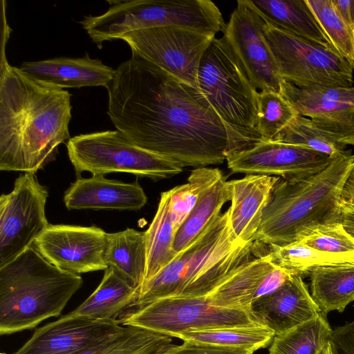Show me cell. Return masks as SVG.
<instances>
[{"mask_svg": "<svg viewBox=\"0 0 354 354\" xmlns=\"http://www.w3.org/2000/svg\"><path fill=\"white\" fill-rule=\"evenodd\" d=\"M171 343L170 335L124 326L122 331L79 354H157L173 346Z\"/></svg>", "mask_w": 354, "mask_h": 354, "instance_id": "obj_29", "label": "cell"}, {"mask_svg": "<svg viewBox=\"0 0 354 354\" xmlns=\"http://www.w3.org/2000/svg\"><path fill=\"white\" fill-rule=\"evenodd\" d=\"M295 272L274 265L271 271L266 275L256 293L255 299L273 293L283 286Z\"/></svg>", "mask_w": 354, "mask_h": 354, "instance_id": "obj_39", "label": "cell"}, {"mask_svg": "<svg viewBox=\"0 0 354 354\" xmlns=\"http://www.w3.org/2000/svg\"><path fill=\"white\" fill-rule=\"evenodd\" d=\"M244 1L266 23L335 49L306 0Z\"/></svg>", "mask_w": 354, "mask_h": 354, "instance_id": "obj_23", "label": "cell"}, {"mask_svg": "<svg viewBox=\"0 0 354 354\" xmlns=\"http://www.w3.org/2000/svg\"><path fill=\"white\" fill-rule=\"evenodd\" d=\"M106 234L95 226L50 224L33 246L52 265L80 274L108 268L104 260Z\"/></svg>", "mask_w": 354, "mask_h": 354, "instance_id": "obj_15", "label": "cell"}, {"mask_svg": "<svg viewBox=\"0 0 354 354\" xmlns=\"http://www.w3.org/2000/svg\"><path fill=\"white\" fill-rule=\"evenodd\" d=\"M300 241L322 252L337 255L354 254V239L340 223L319 227Z\"/></svg>", "mask_w": 354, "mask_h": 354, "instance_id": "obj_37", "label": "cell"}, {"mask_svg": "<svg viewBox=\"0 0 354 354\" xmlns=\"http://www.w3.org/2000/svg\"><path fill=\"white\" fill-rule=\"evenodd\" d=\"M0 170L35 174L71 137V94L0 64Z\"/></svg>", "mask_w": 354, "mask_h": 354, "instance_id": "obj_2", "label": "cell"}, {"mask_svg": "<svg viewBox=\"0 0 354 354\" xmlns=\"http://www.w3.org/2000/svg\"><path fill=\"white\" fill-rule=\"evenodd\" d=\"M215 33L169 26L141 29L124 35V41L141 57L196 88L201 59Z\"/></svg>", "mask_w": 354, "mask_h": 354, "instance_id": "obj_11", "label": "cell"}, {"mask_svg": "<svg viewBox=\"0 0 354 354\" xmlns=\"http://www.w3.org/2000/svg\"><path fill=\"white\" fill-rule=\"evenodd\" d=\"M332 158L302 146L260 140L248 149L230 155L226 161L233 173L279 176L294 180L319 172Z\"/></svg>", "mask_w": 354, "mask_h": 354, "instance_id": "obj_14", "label": "cell"}, {"mask_svg": "<svg viewBox=\"0 0 354 354\" xmlns=\"http://www.w3.org/2000/svg\"><path fill=\"white\" fill-rule=\"evenodd\" d=\"M138 295V289L132 286L113 268L108 267L95 290L67 315L93 320L117 322L132 309Z\"/></svg>", "mask_w": 354, "mask_h": 354, "instance_id": "obj_22", "label": "cell"}, {"mask_svg": "<svg viewBox=\"0 0 354 354\" xmlns=\"http://www.w3.org/2000/svg\"><path fill=\"white\" fill-rule=\"evenodd\" d=\"M330 343L335 354H354V319L333 330Z\"/></svg>", "mask_w": 354, "mask_h": 354, "instance_id": "obj_40", "label": "cell"}, {"mask_svg": "<svg viewBox=\"0 0 354 354\" xmlns=\"http://www.w3.org/2000/svg\"><path fill=\"white\" fill-rule=\"evenodd\" d=\"M306 2L333 48L354 68V33L332 0H306Z\"/></svg>", "mask_w": 354, "mask_h": 354, "instance_id": "obj_35", "label": "cell"}, {"mask_svg": "<svg viewBox=\"0 0 354 354\" xmlns=\"http://www.w3.org/2000/svg\"><path fill=\"white\" fill-rule=\"evenodd\" d=\"M339 223L354 239V202L342 198L339 203Z\"/></svg>", "mask_w": 354, "mask_h": 354, "instance_id": "obj_41", "label": "cell"}, {"mask_svg": "<svg viewBox=\"0 0 354 354\" xmlns=\"http://www.w3.org/2000/svg\"><path fill=\"white\" fill-rule=\"evenodd\" d=\"M263 32L283 80L299 88L353 86L354 68L336 50L269 23Z\"/></svg>", "mask_w": 354, "mask_h": 354, "instance_id": "obj_8", "label": "cell"}, {"mask_svg": "<svg viewBox=\"0 0 354 354\" xmlns=\"http://www.w3.org/2000/svg\"><path fill=\"white\" fill-rule=\"evenodd\" d=\"M250 311L261 326L275 335L285 333L321 313L302 277L294 274L280 288L254 301Z\"/></svg>", "mask_w": 354, "mask_h": 354, "instance_id": "obj_18", "label": "cell"}, {"mask_svg": "<svg viewBox=\"0 0 354 354\" xmlns=\"http://www.w3.org/2000/svg\"><path fill=\"white\" fill-rule=\"evenodd\" d=\"M326 316L315 318L274 336L270 354H318L331 340L333 335Z\"/></svg>", "mask_w": 354, "mask_h": 354, "instance_id": "obj_30", "label": "cell"}, {"mask_svg": "<svg viewBox=\"0 0 354 354\" xmlns=\"http://www.w3.org/2000/svg\"><path fill=\"white\" fill-rule=\"evenodd\" d=\"M274 266L266 254L252 259L241 266L206 297L216 306L250 311L258 288Z\"/></svg>", "mask_w": 354, "mask_h": 354, "instance_id": "obj_24", "label": "cell"}, {"mask_svg": "<svg viewBox=\"0 0 354 354\" xmlns=\"http://www.w3.org/2000/svg\"><path fill=\"white\" fill-rule=\"evenodd\" d=\"M1 354H6V353H1Z\"/></svg>", "mask_w": 354, "mask_h": 354, "instance_id": "obj_45", "label": "cell"}, {"mask_svg": "<svg viewBox=\"0 0 354 354\" xmlns=\"http://www.w3.org/2000/svg\"><path fill=\"white\" fill-rule=\"evenodd\" d=\"M105 20L116 39L154 27L174 26L216 34L226 26L219 8L209 0L113 1Z\"/></svg>", "mask_w": 354, "mask_h": 354, "instance_id": "obj_10", "label": "cell"}, {"mask_svg": "<svg viewBox=\"0 0 354 354\" xmlns=\"http://www.w3.org/2000/svg\"><path fill=\"white\" fill-rule=\"evenodd\" d=\"M343 20L354 33V0H332Z\"/></svg>", "mask_w": 354, "mask_h": 354, "instance_id": "obj_42", "label": "cell"}, {"mask_svg": "<svg viewBox=\"0 0 354 354\" xmlns=\"http://www.w3.org/2000/svg\"><path fill=\"white\" fill-rule=\"evenodd\" d=\"M110 120L139 147L184 167L221 164L234 151L201 91L131 52L106 88Z\"/></svg>", "mask_w": 354, "mask_h": 354, "instance_id": "obj_1", "label": "cell"}, {"mask_svg": "<svg viewBox=\"0 0 354 354\" xmlns=\"http://www.w3.org/2000/svg\"><path fill=\"white\" fill-rule=\"evenodd\" d=\"M309 275L310 295L324 316L342 313L354 300V263L317 266Z\"/></svg>", "mask_w": 354, "mask_h": 354, "instance_id": "obj_26", "label": "cell"}, {"mask_svg": "<svg viewBox=\"0 0 354 354\" xmlns=\"http://www.w3.org/2000/svg\"><path fill=\"white\" fill-rule=\"evenodd\" d=\"M280 93L300 115L354 146V86L299 88L282 79Z\"/></svg>", "mask_w": 354, "mask_h": 354, "instance_id": "obj_16", "label": "cell"}, {"mask_svg": "<svg viewBox=\"0 0 354 354\" xmlns=\"http://www.w3.org/2000/svg\"><path fill=\"white\" fill-rule=\"evenodd\" d=\"M80 274L59 269L31 246L0 267V334L32 329L59 316L82 287Z\"/></svg>", "mask_w": 354, "mask_h": 354, "instance_id": "obj_5", "label": "cell"}, {"mask_svg": "<svg viewBox=\"0 0 354 354\" xmlns=\"http://www.w3.org/2000/svg\"><path fill=\"white\" fill-rule=\"evenodd\" d=\"M266 254L273 264L291 270L301 277L309 274L317 266L354 263V254L337 255L322 252L301 241L280 246H269Z\"/></svg>", "mask_w": 354, "mask_h": 354, "instance_id": "obj_32", "label": "cell"}, {"mask_svg": "<svg viewBox=\"0 0 354 354\" xmlns=\"http://www.w3.org/2000/svg\"><path fill=\"white\" fill-rule=\"evenodd\" d=\"M342 198L354 202V170L346 183L343 190Z\"/></svg>", "mask_w": 354, "mask_h": 354, "instance_id": "obj_43", "label": "cell"}, {"mask_svg": "<svg viewBox=\"0 0 354 354\" xmlns=\"http://www.w3.org/2000/svg\"><path fill=\"white\" fill-rule=\"evenodd\" d=\"M318 354H335L333 346L328 342L319 353Z\"/></svg>", "mask_w": 354, "mask_h": 354, "instance_id": "obj_44", "label": "cell"}, {"mask_svg": "<svg viewBox=\"0 0 354 354\" xmlns=\"http://www.w3.org/2000/svg\"><path fill=\"white\" fill-rule=\"evenodd\" d=\"M197 80L223 122L234 153L261 140L256 130L259 91L222 38L215 37L205 51Z\"/></svg>", "mask_w": 354, "mask_h": 354, "instance_id": "obj_6", "label": "cell"}, {"mask_svg": "<svg viewBox=\"0 0 354 354\" xmlns=\"http://www.w3.org/2000/svg\"><path fill=\"white\" fill-rule=\"evenodd\" d=\"M117 322L62 316L37 328L14 354H79L122 331Z\"/></svg>", "mask_w": 354, "mask_h": 354, "instance_id": "obj_17", "label": "cell"}, {"mask_svg": "<svg viewBox=\"0 0 354 354\" xmlns=\"http://www.w3.org/2000/svg\"><path fill=\"white\" fill-rule=\"evenodd\" d=\"M353 170L354 154L346 149L315 174L294 180L279 178L253 242L283 245L319 227L339 223V203Z\"/></svg>", "mask_w": 354, "mask_h": 354, "instance_id": "obj_3", "label": "cell"}, {"mask_svg": "<svg viewBox=\"0 0 354 354\" xmlns=\"http://www.w3.org/2000/svg\"><path fill=\"white\" fill-rule=\"evenodd\" d=\"M169 202L168 191L162 192L156 214L145 231L147 267L142 286L178 255L174 250L176 231L170 215Z\"/></svg>", "mask_w": 354, "mask_h": 354, "instance_id": "obj_28", "label": "cell"}, {"mask_svg": "<svg viewBox=\"0 0 354 354\" xmlns=\"http://www.w3.org/2000/svg\"><path fill=\"white\" fill-rule=\"evenodd\" d=\"M231 200L228 181L222 174L201 194L199 198L178 230L174 250L177 254L191 245L221 214L223 205Z\"/></svg>", "mask_w": 354, "mask_h": 354, "instance_id": "obj_27", "label": "cell"}, {"mask_svg": "<svg viewBox=\"0 0 354 354\" xmlns=\"http://www.w3.org/2000/svg\"><path fill=\"white\" fill-rule=\"evenodd\" d=\"M104 260L108 267L113 268L140 292L147 267L145 232L127 228L107 233Z\"/></svg>", "mask_w": 354, "mask_h": 354, "instance_id": "obj_25", "label": "cell"}, {"mask_svg": "<svg viewBox=\"0 0 354 354\" xmlns=\"http://www.w3.org/2000/svg\"><path fill=\"white\" fill-rule=\"evenodd\" d=\"M272 140L302 146L334 158L346 146L317 127L310 118L299 115L280 131Z\"/></svg>", "mask_w": 354, "mask_h": 354, "instance_id": "obj_33", "label": "cell"}, {"mask_svg": "<svg viewBox=\"0 0 354 354\" xmlns=\"http://www.w3.org/2000/svg\"><path fill=\"white\" fill-rule=\"evenodd\" d=\"M68 158L77 176L124 172L152 180L171 178L182 172L177 162L145 150L118 130L80 134L66 142Z\"/></svg>", "mask_w": 354, "mask_h": 354, "instance_id": "obj_7", "label": "cell"}, {"mask_svg": "<svg viewBox=\"0 0 354 354\" xmlns=\"http://www.w3.org/2000/svg\"><path fill=\"white\" fill-rule=\"evenodd\" d=\"M274 336L267 327L251 326L192 331L174 337L198 344L256 351L270 345Z\"/></svg>", "mask_w": 354, "mask_h": 354, "instance_id": "obj_31", "label": "cell"}, {"mask_svg": "<svg viewBox=\"0 0 354 354\" xmlns=\"http://www.w3.org/2000/svg\"><path fill=\"white\" fill-rule=\"evenodd\" d=\"M19 69L27 76L61 88L85 86L107 88L115 70L88 54L82 57H56L36 62H24Z\"/></svg>", "mask_w": 354, "mask_h": 354, "instance_id": "obj_21", "label": "cell"}, {"mask_svg": "<svg viewBox=\"0 0 354 354\" xmlns=\"http://www.w3.org/2000/svg\"><path fill=\"white\" fill-rule=\"evenodd\" d=\"M280 178L248 174L228 181L231 195L229 221L236 239L242 243L252 242L263 214Z\"/></svg>", "mask_w": 354, "mask_h": 354, "instance_id": "obj_20", "label": "cell"}, {"mask_svg": "<svg viewBox=\"0 0 354 354\" xmlns=\"http://www.w3.org/2000/svg\"><path fill=\"white\" fill-rule=\"evenodd\" d=\"M265 23L244 0H239L221 38L257 89L280 93L282 78L264 35Z\"/></svg>", "mask_w": 354, "mask_h": 354, "instance_id": "obj_13", "label": "cell"}, {"mask_svg": "<svg viewBox=\"0 0 354 354\" xmlns=\"http://www.w3.org/2000/svg\"><path fill=\"white\" fill-rule=\"evenodd\" d=\"M48 192L34 173L16 178L11 192L0 197V267L27 248L49 226L45 212Z\"/></svg>", "mask_w": 354, "mask_h": 354, "instance_id": "obj_12", "label": "cell"}, {"mask_svg": "<svg viewBox=\"0 0 354 354\" xmlns=\"http://www.w3.org/2000/svg\"><path fill=\"white\" fill-rule=\"evenodd\" d=\"M300 115L279 92L261 91L257 94L256 130L261 140H272L277 133Z\"/></svg>", "mask_w": 354, "mask_h": 354, "instance_id": "obj_36", "label": "cell"}, {"mask_svg": "<svg viewBox=\"0 0 354 354\" xmlns=\"http://www.w3.org/2000/svg\"><path fill=\"white\" fill-rule=\"evenodd\" d=\"M147 197L139 183L108 179L104 175L78 176L65 192L64 202L69 209L138 210Z\"/></svg>", "mask_w": 354, "mask_h": 354, "instance_id": "obj_19", "label": "cell"}, {"mask_svg": "<svg viewBox=\"0 0 354 354\" xmlns=\"http://www.w3.org/2000/svg\"><path fill=\"white\" fill-rule=\"evenodd\" d=\"M254 352L244 348L221 347L183 341V344H174L170 348L157 354H253Z\"/></svg>", "mask_w": 354, "mask_h": 354, "instance_id": "obj_38", "label": "cell"}, {"mask_svg": "<svg viewBox=\"0 0 354 354\" xmlns=\"http://www.w3.org/2000/svg\"><path fill=\"white\" fill-rule=\"evenodd\" d=\"M253 253L252 243H242L234 236L227 209L141 287L131 310L166 297H207L241 266L252 259Z\"/></svg>", "mask_w": 354, "mask_h": 354, "instance_id": "obj_4", "label": "cell"}, {"mask_svg": "<svg viewBox=\"0 0 354 354\" xmlns=\"http://www.w3.org/2000/svg\"><path fill=\"white\" fill-rule=\"evenodd\" d=\"M222 174L217 168L206 167L192 170L185 184L168 190L169 212L177 232L196 205L201 194Z\"/></svg>", "mask_w": 354, "mask_h": 354, "instance_id": "obj_34", "label": "cell"}, {"mask_svg": "<svg viewBox=\"0 0 354 354\" xmlns=\"http://www.w3.org/2000/svg\"><path fill=\"white\" fill-rule=\"evenodd\" d=\"M117 322L172 337L192 331L261 326L250 311L216 306L206 297L160 299L124 313Z\"/></svg>", "mask_w": 354, "mask_h": 354, "instance_id": "obj_9", "label": "cell"}]
</instances>
